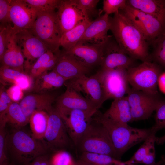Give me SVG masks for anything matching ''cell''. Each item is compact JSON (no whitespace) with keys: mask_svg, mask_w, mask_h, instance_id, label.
Segmentation results:
<instances>
[{"mask_svg":"<svg viewBox=\"0 0 165 165\" xmlns=\"http://www.w3.org/2000/svg\"><path fill=\"white\" fill-rule=\"evenodd\" d=\"M6 124H0V165L9 159L6 150Z\"/></svg>","mask_w":165,"mask_h":165,"instance_id":"obj_40","label":"cell"},{"mask_svg":"<svg viewBox=\"0 0 165 165\" xmlns=\"http://www.w3.org/2000/svg\"><path fill=\"white\" fill-rule=\"evenodd\" d=\"M65 91L56 100L55 109L60 114L74 109L96 112L97 108L69 85L64 83Z\"/></svg>","mask_w":165,"mask_h":165,"instance_id":"obj_17","label":"cell"},{"mask_svg":"<svg viewBox=\"0 0 165 165\" xmlns=\"http://www.w3.org/2000/svg\"><path fill=\"white\" fill-rule=\"evenodd\" d=\"M29 121L17 102H13L5 113L0 115V123L9 124L13 128H22Z\"/></svg>","mask_w":165,"mask_h":165,"instance_id":"obj_28","label":"cell"},{"mask_svg":"<svg viewBox=\"0 0 165 165\" xmlns=\"http://www.w3.org/2000/svg\"><path fill=\"white\" fill-rule=\"evenodd\" d=\"M103 11L108 15L123 9L127 5L126 0H104Z\"/></svg>","mask_w":165,"mask_h":165,"instance_id":"obj_36","label":"cell"},{"mask_svg":"<svg viewBox=\"0 0 165 165\" xmlns=\"http://www.w3.org/2000/svg\"><path fill=\"white\" fill-rule=\"evenodd\" d=\"M110 38V36L105 44L103 58L98 72H103L117 68L128 69L133 67L134 59L126 53L116 41H111Z\"/></svg>","mask_w":165,"mask_h":165,"instance_id":"obj_14","label":"cell"},{"mask_svg":"<svg viewBox=\"0 0 165 165\" xmlns=\"http://www.w3.org/2000/svg\"><path fill=\"white\" fill-rule=\"evenodd\" d=\"M96 112L74 109L63 114H59L75 148Z\"/></svg>","mask_w":165,"mask_h":165,"instance_id":"obj_12","label":"cell"},{"mask_svg":"<svg viewBox=\"0 0 165 165\" xmlns=\"http://www.w3.org/2000/svg\"><path fill=\"white\" fill-rule=\"evenodd\" d=\"M1 165H16V164L12 161H10L8 159L5 161Z\"/></svg>","mask_w":165,"mask_h":165,"instance_id":"obj_49","label":"cell"},{"mask_svg":"<svg viewBox=\"0 0 165 165\" xmlns=\"http://www.w3.org/2000/svg\"><path fill=\"white\" fill-rule=\"evenodd\" d=\"M163 161L161 158V160L157 163H156L153 165H163Z\"/></svg>","mask_w":165,"mask_h":165,"instance_id":"obj_50","label":"cell"},{"mask_svg":"<svg viewBox=\"0 0 165 165\" xmlns=\"http://www.w3.org/2000/svg\"><path fill=\"white\" fill-rule=\"evenodd\" d=\"M89 70L74 57L63 51L60 54L53 70L67 80L86 75Z\"/></svg>","mask_w":165,"mask_h":165,"instance_id":"obj_19","label":"cell"},{"mask_svg":"<svg viewBox=\"0 0 165 165\" xmlns=\"http://www.w3.org/2000/svg\"><path fill=\"white\" fill-rule=\"evenodd\" d=\"M6 150L8 159L20 165L51 152L43 140L36 138L22 128H12L7 131Z\"/></svg>","mask_w":165,"mask_h":165,"instance_id":"obj_2","label":"cell"},{"mask_svg":"<svg viewBox=\"0 0 165 165\" xmlns=\"http://www.w3.org/2000/svg\"><path fill=\"white\" fill-rule=\"evenodd\" d=\"M127 69L117 68L96 74L101 81L105 101L122 97L127 94L130 87L127 76Z\"/></svg>","mask_w":165,"mask_h":165,"instance_id":"obj_10","label":"cell"},{"mask_svg":"<svg viewBox=\"0 0 165 165\" xmlns=\"http://www.w3.org/2000/svg\"><path fill=\"white\" fill-rule=\"evenodd\" d=\"M65 83L70 86L79 94L82 93L98 109L105 101L101 83L96 74L90 77L84 75L69 79Z\"/></svg>","mask_w":165,"mask_h":165,"instance_id":"obj_11","label":"cell"},{"mask_svg":"<svg viewBox=\"0 0 165 165\" xmlns=\"http://www.w3.org/2000/svg\"><path fill=\"white\" fill-rule=\"evenodd\" d=\"M29 30L42 42L49 50L56 54L60 53L59 47L61 34L56 12H38L31 28Z\"/></svg>","mask_w":165,"mask_h":165,"instance_id":"obj_6","label":"cell"},{"mask_svg":"<svg viewBox=\"0 0 165 165\" xmlns=\"http://www.w3.org/2000/svg\"><path fill=\"white\" fill-rule=\"evenodd\" d=\"M110 30L120 48L134 59L152 61L148 42L137 27L120 10L109 16Z\"/></svg>","mask_w":165,"mask_h":165,"instance_id":"obj_1","label":"cell"},{"mask_svg":"<svg viewBox=\"0 0 165 165\" xmlns=\"http://www.w3.org/2000/svg\"><path fill=\"white\" fill-rule=\"evenodd\" d=\"M49 114L45 111L34 112L29 118L31 134L36 138L43 140L47 129Z\"/></svg>","mask_w":165,"mask_h":165,"instance_id":"obj_30","label":"cell"},{"mask_svg":"<svg viewBox=\"0 0 165 165\" xmlns=\"http://www.w3.org/2000/svg\"><path fill=\"white\" fill-rule=\"evenodd\" d=\"M49 153L39 156L24 165H50Z\"/></svg>","mask_w":165,"mask_h":165,"instance_id":"obj_44","label":"cell"},{"mask_svg":"<svg viewBox=\"0 0 165 165\" xmlns=\"http://www.w3.org/2000/svg\"><path fill=\"white\" fill-rule=\"evenodd\" d=\"M49 114L48 125L43 140L50 151H67L74 146L58 112L54 108Z\"/></svg>","mask_w":165,"mask_h":165,"instance_id":"obj_9","label":"cell"},{"mask_svg":"<svg viewBox=\"0 0 165 165\" xmlns=\"http://www.w3.org/2000/svg\"><path fill=\"white\" fill-rule=\"evenodd\" d=\"M23 91L21 88L15 85H12L6 90L12 101L17 103L23 98Z\"/></svg>","mask_w":165,"mask_h":165,"instance_id":"obj_42","label":"cell"},{"mask_svg":"<svg viewBox=\"0 0 165 165\" xmlns=\"http://www.w3.org/2000/svg\"><path fill=\"white\" fill-rule=\"evenodd\" d=\"M93 118L100 123L108 131L114 146L116 159L135 145L144 141L151 134V127L141 129L114 121L98 111Z\"/></svg>","mask_w":165,"mask_h":165,"instance_id":"obj_3","label":"cell"},{"mask_svg":"<svg viewBox=\"0 0 165 165\" xmlns=\"http://www.w3.org/2000/svg\"><path fill=\"white\" fill-rule=\"evenodd\" d=\"M155 112V123L151 127L152 130L156 132L163 129L165 130V102L161 104Z\"/></svg>","mask_w":165,"mask_h":165,"instance_id":"obj_37","label":"cell"},{"mask_svg":"<svg viewBox=\"0 0 165 165\" xmlns=\"http://www.w3.org/2000/svg\"><path fill=\"white\" fill-rule=\"evenodd\" d=\"M165 142V134L161 137H157L156 139V143L158 145H162Z\"/></svg>","mask_w":165,"mask_h":165,"instance_id":"obj_47","label":"cell"},{"mask_svg":"<svg viewBox=\"0 0 165 165\" xmlns=\"http://www.w3.org/2000/svg\"><path fill=\"white\" fill-rule=\"evenodd\" d=\"M55 97L47 93H36L28 94L19 103L25 115L29 118L35 111H45L48 113L53 109L52 106L55 101Z\"/></svg>","mask_w":165,"mask_h":165,"instance_id":"obj_20","label":"cell"},{"mask_svg":"<svg viewBox=\"0 0 165 165\" xmlns=\"http://www.w3.org/2000/svg\"><path fill=\"white\" fill-rule=\"evenodd\" d=\"M127 4L165 22V0H127Z\"/></svg>","mask_w":165,"mask_h":165,"instance_id":"obj_27","label":"cell"},{"mask_svg":"<svg viewBox=\"0 0 165 165\" xmlns=\"http://www.w3.org/2000/svg\"><path fill=\"white\" fill-rule=\"evenodd\" d=\"M10 21L15 32L29 30L38 12L24 0H10Z\"/></svg>","mask_w":165,"mask_h":165,"instance_id":"obj_15","label":"cell"},{"mask_svg":"<svg viewBox=\"0 0 165 165\" xmlns=\"http://www.w3.org/2000/svg\"><path fill=\"white\" fill-rule=\"evenodd\" d=\"M92 22L87 19L79 23L61 36L60 45L64 50H68L76 45L81 40L85 31Z\"/></svg>","mask_w":165,"mask_h":165,"instance_id":"obj_29","label":"cell"},{"mask_svg":"<svg viewBox=\"0 0 165 165\" xmlns=\"http://www.w3.org/2000/svg\"><path fill=\"white\" fill-rule=\"evenodd\" d=\"M141 31L148 43L153 44L165 33V22L128 5L120 10Z\"/></svg>","mask_w":165,"mask_h":165,"instance_id":"obj_7","label":"cell"},{"mask_svg":"<svg viewBox=\"0 0 165 165\" xmlns=\"http://www.w3.org/2000/svg\"><path fill=\"white\" fill-rule=\"evenodd\" d=\"M10 0H0V24H12L10 17Z\"/></svg>","mask_w":165,"mask_h":165,"instance_id":"obj_41","label":"cell"},{"mask_svg":"<svg viewBox=\"0 0 165 165\" xmlns=\"http://www.w3.org/2000/svg\"><path fill=\"white\" fill-rule=\"evenodd\" d=\"M67 81L52 70L44 73L36 79L32 89L36 93H46L45 91L48 90L61 87Z\"/></svg>","mask_w":165,"mask_h":165,"instance_id":"obj_26","label":"cell"},{"mask_svg":"<svg viewBox=\"0 0 165 165\" xmlns=\"http://www.w3.org/2000/svg\"><path fill=\"white\" fill-rule=\"evenodd\" d=\"M26 3L38 12H50L55 11L61 0H24Z\"/></svg>","mask_w":165,"mask_h":165,"instance_id":"obj_34","label":"cell"},{"mask_svg":"<svg viewBox=\"0 0 165 165\" xmlns=\"http://www.w3.org/2000/svg\"><path fill=\"white\" fill-rule=\"evenodd\" d=\"M1 66L24 72L25 59L17 43L16 33L12 27L6 50L0 59Z\"/></svg>","mask_w":165,"mask_h":165,"instance_id":"obj_21","label":"cell"},{"mask_svg":"<svg viewBox=\"0 0 165 165\" xmlns=\"http://www.w3.org/2000/svg\"><path fill=\"white\" fill-rule=\"evenodd\" d=\"M76 151L106 154L116 159V151L108 131L99 122L93 119L76 147Z\"/></svg>","mask_w":165,"mask_h":165,"instance_id":"obj_4","label":"cell"},{"mask_svg":"<svg viewBox=\"0 0 165 165\" xmlns=\"http://www.w3.org/2000/svg\"><path fill=\"white\" fill-rule=\"evenodd\" d=\"M77 2L90 19V16H96L100 13L97 9L99 0H77Z\"/></svg>","mask_w":165,"mask_h":165,"instance_id":"obj_38","label":"cell"},{"mask_svg":"<svg viewBox=\"0 0 165 165\" xmlns=\"http://www.w3.org/2000/svg\"><path fill=\"white\" fill-rule=\"evenodd\" d=\"M133 121L148 119L162 104L165 98L159 93L152 94L130 88L127 96Z\"/></svg>","mask_w":165,"mask_h":165,"instance_id":"obj_8","label":"cell"},{"mask_svg":"<svg viewBox=\"0 0 165 165\" xmlns=\"http://www.w3.org/2000/svg\"><path fill=\"white\" fill-rule=\"evenodd\" d=\"M60 53L56 54L48 50L34 63L25 67V72L33 79H36L48 71L53 70Z\"/></svg>","mask_w":165,"mask_h":165,"instance_id":"obj_24","label":"cell"},{"mask_svg":"<svg viewBox=\"0 0 165 165\" xmlns=\"http://www.w3.org/2000/svg\"><path fill=\"white\" fill-rule=\"evenodd\" d=\"M0 77L1 82L3 85L6 83L16 85L24 91L30 89L32 86L33 79L25 72L1 66Z\"/></svg>","mask_w":165,"mask_h":165,"instance_id":"obj_25","label":"cell"},{"mask_svg":"<svg viewBox=\"0 0 165 165\" xmlns=\"http://www.w3.org/2000/svg\"><path fill=\"white\" fill-rule=\"evenodd\" d=\"M73 165H93L81 160L75 161Z\"/></svg>","mask_w":165,"mask_h":165,"instance_id":"obj_48","label":"cell"},{"mask_svg":"<svg viewBox=\"0 0 165 165\" xmlns=\"http://www.w3.org/2000/svg\"><path fill=\"white\" fill-rule=\"evenodd\" d=\"M56 12L62 35L82 21L90 19L77 0H61Z\"/></svg>","mask_w":165,"mask_h":165,"instance_id":"obj_13","label":"cell"},{"mask_svg":"<svg viewBox=\"0 0 165 165\" xmlns=\"http://www.w3.org/2000/svg\"><path fill=\"white\" fill-rule=\"evenodd\" d=\"M106 42L101 44L79 42L71 48L63 52L72 56L89 68L95 65H100Z\"/></svg>","mask_w":165,"mask_h":165,"instance_id":"obj_18","label":"cell"},{"mask_svg":"<svg viewBox=\"0 0 165 165\" xmlns=\"http://www.w3.org/2000/svg\"><path fill=\"white\" fill-rule=\"evenodd\" d=\"M135 165L134 164H128V165Z\"/></svg>","mask_w":165,"mask_h":165,"instance_id":"obj_52","label":"cell"},{"mask_svg":"<svg viewBox=\"0 0 165 165\" xmlns=\"http://www.w3.org/2000/svg\"><path fill=\"white\" fill-rule=\"evenodd\" d=\"M155 158V144H153L150 147L148 154L143 160L141 164L145 165H153L156 163Z\"/></svg>","mask_w":165,"mask_h":165,"instance_id":"obj_45","label":"cell"},{"mask_svg":"<svg viewBox=\"0 0 165 165\" xmlns=\"http://www.w3.org/2000/svg\"><path fill=\"white\" fill-rule=\"evenodd\" d=\"M79 159L93 165H126L109 155L87 152L81 153Z\"/></svg>","mask_w":165,"mask_h":165,"instance_id":"obj_31","label":"cell"},{"mask_svg":"<svg viewBox=\"0 0 165 165\" xmlns=\"http://www.w3.org/2000/svg\"><path fill=\"white\" fill-rule=\"evenodd\" d=\"M75 161L71 154L67 150L53 152L50 156V165H73Z\"/></svg>","mask_w":165,"mask_h":165,"instance_id":"obj_35","label":"cell"},{"mask_svg":"<svg viewBox=\"0 0 165 165\" xmlns=\"http://www.w3.org/2000/svg\"><path fill=\"white\" fill-rule=\"evenodd\" d=\"M13 102L12 101L3 87L0 91V115L5 113Z\"/></svg>","mask_w":165,"mask_h":165,"instance_id":"obj_43","label":"cell"},{"mask_svg":"<svg viewBox=\"0 0 165 165\" xmlns=\"http://www.w3.org/2000/svg\"><path fill=\"white\" fill-rule=\"evenodd\" d=\"M159 85L161 90L165 93V72H163L160 75L158 81Z\"/></svg>","mask_w":165,"mask_h":165,"instance_id":"obj_46","label":"cell"},{"mask_svg":"<svg viewBox=\"0 0 165 165\" xmlns=\"http://www.w3.org/2000/svg\"><path fill=\"white\" fill-rule=\"evenodd\" d=\"M12 25L0 24V59L2 57L6 47Z\"/></svg>","mask_w":165,"mask_h":165,"instance_id":"obj_39","label":"cell"},{"mask_svg":"<svg viewBox=\"0 0 165 165\" xmlns=\"http://www.w3.org/2000/svg\"><path fill=\"white\" fill-rule=\"evenodd\" d=\"M104 114L118 123L127 124L133 122L130 106L127 96L114 99Z\"/></svg>","mask_w":165,"mask_h":165,"instance_id":"obj_23","label":"cell"},{"mask_svg":"<svg viewBox=\"0 0 165 165\" xmlns=\"http://www.w3.org/2000/svg\"><path fill=\"white\" fill-rule=\"evenodd\" d=\"M163 69L154 62H142L138 66L127 69L129 84L135 90L152 94H158V81Z\"/></svg>","mask_w":165,"mask_h":165,"instance_id":"obj_5","label":"cell"},{"mask_svg":"<svg viewBox=\"0 0 165 165\" xmlns=\"http://www.w3.org/2000/svg\"><path fill=\"white\" fill-rule=\"evenodd\" d=\"M15 32L17 43L26 59L24 68L33 63L49 50L30 30Z\"/></svg>","mask_w":165,"mask_h":165,"instance_id":"obj_16","label":"cell"},{"mask_svg":"<svg viewBox=\"0 0 165 165\" xmlns=\"http://www.w3.org/2000/svg\"><path fill=\"white\" fill-rule=\"evenodd\" d=\"M156 132L152 131L151 134L144 141L143 143L129 160L124 162L125 164H141L148 154L151 146L156 143Z\"/></svg>","mask_w":165,"mask_h":165,"instance_id":"obj_32","label":"cell"},{"mask_svg":"<svg viewBox=\"0 0 165 165\" xmlns=\"http://www.w3.org/2000/svg\"><path fill=\"white\" fill-rule=\"evenodd\" d=\"M152 61L165 69V33L153 45Z\"/></svg>","mask_w":165,"mask_h":165,"instance_id":"obj_33","label":"cell"},{"mask_svg":"<svg viewBox=\"0 0 165 165\" xmlns=\"http://www.w3.org/2000/svg\"><path fill=\"white\" fill-rule=\"evenodd\" d=\"M109 30H110L109 16L105 13L92 21L79 42H90L95 44L103 43L110 36L108 35Z\"/></svg>","mask_w":165,"mask_h":165,"instance_id":"obj_22","label":"cell"},{"mask_svg":"<svg viewBox=\"0 0 165 165\" xmlns=\"http://www.w3.org/2000/svg\"><path fill=\"white\" fill-rule=\"evenodd\" d=\"M161 158L163 161V165H165V156L164 155H162L161 156Z\"/></svg>","mask_w":165,"mask_h":165,"instance_id":"obj_51","label":"cell"}]
</instances>
